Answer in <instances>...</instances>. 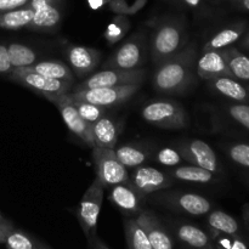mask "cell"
<instances>
[{
  "instance_id": "24",
  "label": "cell",
  "mask_w": 249,
  "mask_h": 249,
  "mask_svg": "<svg viewBox=\"0 0 249 249\" xmlns=\"http://www.w3.org/2000/svg\"><path fill=\"white\" fill-rule=\"evenodd\" d=\"M245 31V24H235V26L228 27V28L221 29L216 34H214L211 39L206 43L203 46L204 51H212V50H223L228 46L232 45L233 43L241 38Z\"/></svg>"
},
{
  "instance_id": "22",
  "label": "cell",
  "mask_w": 249,
  "mask_h": 249,
  "mask_svg": "<svg viewBox=\"0 0 249 249\" xmlns=\"http://www.w3.org/2000/svg\"><path fill=\"white\" fill-rule=\"evenodd\" d=\"M168 175L174 180L197 184H209L214 181L213 173L197 165H178L168 170Z\"/></svg>"
},
{
  "instance_id": "12",
  "label": "cell",
  "mask_w": 249,
  "mask_h": 249,
  "mask_svg": "<svg viewBox=\"0 0 249 249\" xmlns=\"http://www.w3.org/2000/svg\"><path fill=\"white\" fill-rule=\"evenodd\" d=\"M67 65L78 78H87L99 67L101 51L84 45L67 44L65 48Z\"/></svg>"
},
{
  "instance_id": "7",
  "label": "cell",
  "mask_w": 249,
  "mask_h": 249,
  "mask_svg": "<svg viewBox=\"0 0 249 249\" xmlns=\"http://www.w3.org/2000/svg\"><path fill=\"white\" fill-rule=\"evenodd\" d=\"M104 196L105 186L96 177L89 189L83 195L79 206L75 211V215H77L80 228H82L87 240L91 236L96 235L97 219H99L100 212H101Z\"/></svg>"
},
{
  "instance_id": "30",
  "label": "cell",
  "mask_w": 249,
  "mask_h": 249,
  "mask_svg": "<svg viewBox=\"0 0 249 249\" xmlns=\"http://www.w3.org/2000/svg\"><path fill=\"white\" fill-rule=\"evenodd\" d=\"M10 61L14 68L31 67L38 60V53L28 45L12 43L7 46Z\"/></svg>"
},
{
  "instance_id": "14",
  "label": "cell",
  "mask_w": 249,
  "mask_h": 249,
  "mask_svg": "<svg viewBox=\"0 0 249 249\" xmlns=\"http://www.w3.org/2000/svg\"><path fill=\"white\" fill-rule=\"evenodd\" d=\"M178 151L184 158L185 162H189L197 167L204 168L212 173L219 170L218 158L213 148L202 140H186L178 145Z\"/></svg>"
},
{
  "instance_id": "13",
  "label": "cell",
  "mask_w": 249,
  "mask_h": 249,
  "mask_svg": "<svg viewBox=\"0 0 249 249\" xmlns=\"http://www.w3.org/2000/svg\"><path fill=\"white\" fill-rule=\"evenodd\" d=\"M53 104L60 111L61 117H62L63 122L67 125V128L74 134L75 136L80 139L84 143H87L90 147H94V138H92V126L91 124L88 123L87 121L80 117L78 113L77 108L73 105L72 100L70 99L67 94L62 95V96L57 97L53 100Z\"/></svg>"
},
{
  "instance_id": "9",
  "label": "cell",
  "mask_w": 249,
  "mask_h": 249,
  "mask_svg": "<svg viewBox=\"0 0 249 249\" xmlns=\"http://www.w3.org/2000/svg\"><path fill=\"white\" fill-rule=\"evenodd\" d=\"M92 160L96 167L97 178L105 187L129 181L128 168L119 162L113 148L92 147Z\"/></svg>"
},
{
  "instance_id": "28",
  "label": "cell",
  "mask_w": 249,
  "mask_h": 249,
  "mask_svg": "<svg viewBox=\"0 0 249 249\" xmlns=\"http://www.w3.org/2000/svg\"><path fill=\"white\" fill-rule=\"evenodd\" d=\"M124 231L128 249H153L145 230L135 218L126 219L124 223Z\"/></svg>"
},
{
  "instance_id": "1",
  "label": "cell",
  "mask_w": 249,
  "mask_h": 249,
  "mask_svg": "<svg viewBox=\"0 0 249 249\" xmlns=\"http://www.w3.org/2000/svg\"><path fill=\"white\" fill-rule=\"evenodd\" d=\"M195 61V46H185L177 55L157 65L152 77L153 88L162 94L185 91L194 79Z\"/></svg>"
},
{
  "instance_id": "32",
  "label": "cell",
  "mask_w": 249,
  "mask_h": 249,
  "mask_svg": "<svg viewBox=\"0 0 249 249\" xmlns=\"http://www.w3.org/2000/svg\"><path fill=\"white\" fill-rule=\"evenodd\" d=\"M68 96H70V95H68ZM70 99L72 100L73 105H74V107L77 108L78 113L80 114V117H82L84 121H87L88 123L94 124L95 122L99 121L101 117H104L105 114H107V108H105V107L97 106V105L91 104V102L73 99V97L71 96Z\"/></svg>"
},
{
  "instance_id": "19",
  "label": "cell",
  "mask_w": 249,
  "mask_h": 249,
  "mask_svg": "<svg viewBox=\"0 0 249 249\" xmlns=\"http://www.w3.org/2000/svg\"><path fill=\"white\" fill-rule=\"evenodd\" d=\"M197 73L204 80L218 77H232L221 51H204L197 62Z\"/></svg>"
},
{
  "instance_id": "36",
  "label": "cell",
  "mask_w": 249,
  "mask_h": 249,
  "mask_svg": "<svg viewBox=\"0 0 249 249\" xmlns=\"http://www.w3.org/2000/svg\"><path fill=\"white\" fill-rule=\"evenodd\" d=\"M229 113L236 122L249 130V106L247 105H232L229 107Z\"/></svg>"
},
{
  "instance_id": "35",
  "label": "cell",
  "mask_w": 249,
  "mask_h": 249,
  "mask_svg": "<svg viewBox=\"0 0 249 249\" xmlns=\"http://www.w3.org/2000/svg\"><path fill=\"white\" fill-rule=\"evenodd\" d=\"M231 160L242 167L249 168V145L248 143H236L229 150Z\"/></svg>"
},
{
  "instance_id": "38",
  "label": "cell",
  "mask_w": 249,
  "mask_h": 249,
  "mask_svg": "<svg viewBox=\"0 0 249 249\" xmlns=\"http://www.w3.org/2000/svg\"><path fill=\"white\" fill-rule=\"evenodd\" d=\"M28 1L29 0H0V14L26 6Z\"/></svg>"
},
{
  "instance_id": "46",
  "label": "cell",
  "mask_w": 249,
  "mask_h": 249,
  "mask_svg": "<svg viewBox=\"0 0 249 249\" xmlns=\"http://www.w3.org/2000/svg\"><path fill=\"white\" fill-rule=\"evenodd\" d=\"M242 45H243V46H246V48H248V49H249V34H248V36H246V38H245V40H243Z\"/></svg>"
},
{
  "instance_id": "42",
  "label": "cell",
  "mask_w": 249,
  "mask_h": 249,
  "mask_svg": "<svg viewBox=\"0 0 249 249\" xmlns=\"http://www.w3.org/2000/svg\"><path fill=\"white\" fill-rule=\"evenodd\" d=\"M88 2H89V6L92 10H97L105 4V0H88Z\"/></svg>"
},
{
  "instance_id": "34",
  "label": "cell",
  "mask_w": 249,
  "mask_h": 249,
  "mask_svg": "<svg viewBox=\"0 0 249 249\" xmlns=\"http://www.w3.org/2000/svg\"><path fill=\"white\" fill-rule=\"evenodd\" d=\"M156 160H157L160 164L168 168L178 167V165H181V163L185 162V160L181 157L179 151L172 147H164L158 151Z\"/></svg>"
},
{
  "instance_id": "18",
  "label": "cell",
  "mask_w": 249,
  "mask_h": 249,
  "mask_svg": "<svg viewBox=\"0 0 249 249\" xmlns=\"http://www.w3.org/2000/svg\"><path fill=\"white\" fill-rule=\"evenodd\" d=\"M109 201L114 204L123 213L130 215H138L142 208L143 198L130 186L129 182H123L112 186L109 192Z\"/></svg>"
},
{
  "instance_id": "21",
  "label": "cell",
  "mask_w": 249,
  "mask_h": 249,
  "mask_svg": "<svg viewBox=\"0 0 249 249\" xmlns=\"http://www.w3.org/2000/svg\"><path fill=\"white\" fill-rule=\"evenodd\" d=\"M32 72L39 73L44 77L51 78V79L65 80V82L74 83L75 75L70 68L67 63L58 60H45L36 61L31 67H24Z\"/></svg>"
},
{
  "instance_id": "44",
  "label": "cell",
  "mask_w": 249,
  "mask_h": 249,
  "mask_svg": "<svg viewBox=\"0 0 249 249\" xmlns=\"http://www.w3.org/2000/svg\"><path fill=\"white\" fill-rule=\"evenodd\" d=\"M241 5H242L243 9L249 11V0H241Z\"/></svg>"
},
{
  "instance_id": "5",
  "label": "cell",
  "mask_w": 249,
  "mask_h": 249,
  "mask_svg": "<svg viewBox=\"0 0 249 249\" xmlns=\"http://www.w3.org/2000/svg\"><path fill=\"white\" fill-rule=\"evenodd\" d=\"M141 117L147 123L163 129H181L187 125V114L184 107L169 100L148 102L141 109Z\"/></svg>"
},
{
  "instance_id": "2",
  "label": "cell",
  "mask_w": 249,
  "mask_h": 249,
  "mask_svg": "<svg viewBox=\"0 0 249 249\" xmlns=\"http://www.w3.org/2000/svg\"><path fill=\"white\" fill-rule=\"evenodd\" d=\"M185 27L179 21H164L152 32L150 40L151 58L156 66L172 56L177 55L185 48L186 43Z\"/></svg>"
},
{
  "instance_id": "47",
  "label": "cell",
  "mask_w": 249,
  "mask_h": 249,
  "mask_svg": "<svg viewBox=\"0 0 249 249\" xmlns=\"http://www.w3.org/2000/svg\"><path fill=\"white\" fill-rule=\"evenodd\" d=\"M39 249H53V248H50V247H49V246H46L45 243L41 242L40 243V248H39Z\"/></svg>"
},
{
  "instance_id": "3",
  "label": "cell",
  "mask_w": 249,
  "mask_h": 249,
  "mask_svg": "<svg viewBox=\"0 0 249 249\" xmlns=\"http://www.w3.org/2000/svg\"><path fill=\"white\" fill-rule=\"evenodd\" d=\"M151 202L165 207L179 213L189 214L192 216L207 215L212 209V203L208 198L194 192H162L157 191L147 196Z\"/></svg>"
},
{
  "instance_id": "16",
  "label": "cell",
  "mask_w": 249,
  "mask_h": 249,
  "mask_svg": "<svg viewBox=\"0 0 249 249\" xmlns=\"http://www.w3.org/2000/svg\"><path fill=\"white\" fill-rule=\"evenodd\" d=\"M175 237L187 247L192 249H213V238L197 225L184 221L172 224Z\"/></svg>"
},
{
  "instance_id": "6",
  "label": "cell",
  "mask_w": 249,
  "mask_h": 249,
  "mask_svg": "<svg viewBox=\"0 0 249 249\" xmlns=\"http://www.w3.org/2000/svg\"><path fill=\"white\" fill-rule=\"evenodd\" d=\"M146 51L147 44L145 33L136 32L109 56L108 60L105 61L104 70H139L146 60Z\"/></svg>"
},
{
  "instance_id": "31",
  "label": "cell",
  "mask_w": 249,
  "mask_h": 249,
  "mask_svg": "<svg viewBox=\"0 0 249 249\" xmlns=\"http://www.w3.org/2000/svg\"><path fill=\"white\" fill-rule=\"evenodd\" d=\"M40 243V241L34 238L29 233L15 228L9 231L4 241L6 249H39Z\"/></svg>"
},
{
  "instance_id": "8",
  "label": "cell",
  "mask_w": 249,
  "mask_h": 249,
  "mask_svg": "<svg viewBox=\"0 0 249 249\" xmlns=\"http://www.w3.org/2000/svg\"><path fill=\"white\" fill-rule=\"evenodd\" d=\"M140 87L141 83L121 85V87L91 88V89L73 90L72 92H68V95L73 99L91 102L97 106L109 108V107L118 106L128 101L136 94Z\"/></svg>"
},
{
  "instance_id": "25",
  "label": "cell",
  "mask_w": 249,
  "mask_h": 249,
  "mask_svg": "<svg viewBox=\"0 0 249 249\" xmlns=\"http://www.w3.org/2000/svg\"><path fill=\"white\" fill-rule=\"evenodd\" d=\"M114 152L119 162L128 169H134L142 165L150 156V151L147 148L138 145L119 146L114 148Z\"/></svg>"
},
{
  "instance_id": "4",
  "label": "cell",
  "mask_w": 249,
  "mask_h": 249,
  "mask_svg": "<svg viewBox=\"0 0 249 249\" xmlns=\"http://www.w3.org/2000/svg\"><path fill=\"white\" fill-rule=\"evenodd\" d=\"M9 75L10 79L18 83L27 89L32 90L36 94L45 97L50 102H53V100L62 96V95L68 94L73 85V83L65 82V80L51 79V78L44 77V75L32 72L24 67L14 68Z\"/></svg>"
},
{
  "instance_id": "29",
  "label": "cell",
  "mask_w": 249,
  "mask_h": 249,
  "mask_svg": "<svg viewBox=\"0 0 249 249\" xmlns=\"http://www.w3.org/2000/svg\"><path fill=\"white\" fill-rule=\"evenodd\" d=\"M207 223L214 232L230 236H235L238 232V223L236 219L223 211L209 212Z\"/></svg>"
},
{
  "instance_id": "37",
  "label": "cell",
  "mask_w": 249,
  "mask_h": 249,
  "mask_svg": "<svg viewBox=\"0 0 249 249\" xmlns=\"http://www.w3.org/2000/svg\"><path fill=\"white\" fill-rule=\"evenodd\" d=\"M14 70L10 61L9 53H7V46L0 44V73L1 74H10Z\"/></svg>"
},
{
  "instance_id": "15",
  "label": "cell",
  "mask_w": 249,
  "mask_h": 249,
  "mask_svg": "<svg viewBox=\"0 0 249 249\" xmlns=\"http://www.w3.org/2000/svg\"><path fill=\"white\" fill-rule=\"evenodd\" d=\"M135 219L145 230L153 249H174L175 242L172 233L152 211L142 209Z\"/></svg>"
},
{
  "instance_id": "27",
  "label": "cell",
  "mask_w": 249,
  "mask_h": 249,
  "mask_svg": "<svg viewBox=\"0 0 249 249\" xmlns=\"http://www.w3.org/2000/svg\"><path fill=\"white\" fill-rule=\"evenodd\" d=\"M34 17V11L32 9L23 6L11 11L1 12L0 14V28L2 29H16L28 28L32 19Z\"/></svg>"
},
{
  "instance_id": "17",
  "label": "cell",
  "mask_w": 249,
  "mask_h": 249,
  "mask_svg": "<svg viewBox=\"0 0 249 249\" xmlns=\"http://www.w3.org/2000/svg\"><path fill=\"white\" fill-rule=\"evenodd\" d=\"M92 138H94V147L116 148L119 133L122 129L121 121L117 118L105 114L104 117L91 124Z\"/></svg>"
},
{
  "instance_id": "39",
  "label": "cell",
  "mask_w": 249,
  "mask_h": 249,
  "mask_svg": "<svg viewBox=\"0 0 249 249\" xmlns=\"http://www.w3.org/2000/svg\"><path fill=\"white\" fill-rule=\"evenodd\" d=\"M109 9L118 15H130V6L124 0H109Z\"/></svg>"
},
{
  "instance_id": "41",
  "label": "cell",
  "mask_w": 249,
  "mask_h": 249,
  "mask_svg": "<svg viewBox=\"0 0 249 249\" xmlns=\"http://www.w3.org/2000/svg\"><path fill=\"white\" fill-rule=\"evenodd\" d=\"M12 228H14V225H12L11 223L5 224V225H0V243H4L5 237H6V235L9 233V231L11 230Z\"/></svg>"
},
{
  "instance_id": "40",
  "label": "cell",
  "mask_w": 249,
  "mask_h": 249,
  "mask_svg": "<svg viewBox=\"0 0 249 249\" xmlns=\"http://www.w3.org/2000/svg\"><path fill=\"white\" fill-rule=\"evenodd\" d=\"M88 243H89L90 249H109L99 237H97V235H94L90 238H88Z\"/></svg>"
},
{
  "instance_id": "33",
  "label": "cell",
  "mask_w": 249,
  "mask_h": 249,
  "mask_svg": "<svg viewBox=\"0 0 249 249\" xmlns=\"http://www.w3.org/2000/svg\"><path fill=\"white\" fill-rule=\"evenodd\" d=\"M129 21L124 18V16H118L108 24L105 32V39L108 44H114L121 40L126 34L129 29Z\"/></svg>"
},
{
  "instance_id": "11",
  "label": "cell",
  "mask_w": 249,
  "mask_h": 249,
  "mask_svg": "<svg viewBox=\"0 0 249 249\" xmlns=\"http://www.w3.org/2000/svg\"><path fill=\"white\" fill-rule=\"evenodd\" d=\"M128 182L143 199H146L147 196L155 192L172 187L174 184V179L170 178L167 172H162L152 167L140 165V167L134 168L133 173L129 174Z\"/></svg>"
},
{
  "instance_id": "26",
  "label": "cell",
  "mask_w": 249,
  "mask_h": 249,
  "mask_svg": "<svg viewBox=\"0 0 249 249\" xmlns=\"http://www.w3.org/2000/svg\"><path fill=\"white\" fill-rule=\"evenodd\" d=\"M225 58L232 78L249 80V57L240 53L235 48H226L220 50Z\"/></svg>"
},
{
  "instance_id": "45",
  "label": "cell",
  "mask_w": 249,
  "mask_h": 249,
  "mask_svg": "<svg viewBox=\"0 0 249 249\" xmlns=\"http://www.w3.org/2000/svg\"><path fill=\"white\" fill-rule=\"evenodd\" d=\"M9 223H10V221L7 220V219H5L4 216L0 214V225H5V224H9Z\"/></svg>"
},
{
  "instance_id": "10",
  "label": "cell",
  "mask_w": 249,
  "mask_h": 249,
  "mask_svg": "<svg viewBox=\"0 0 249 249\" xmlns=\"http://www.w3.org/2000/svg\"><path fill=\"white\" fill-rule=\"evenodd\" d=\"M145 71L139 70H116V68H106L100 72L91 73L85 78L82 83L74 85L73 90L91 89V88L101 87H121V85L138 84L145 79Z\"/></svg>"
},
{
  "instance_id": "20",
  "label": "cell",
  "mask_w": 249,
  "mask_h": 249,
  "mask_svg": "<svg viewBox=\"0 0 249 249\" xmlns=\"http://www.w3.org/2000/svg\"><path fill=\"white\" fill-rule=\"evenodd\" d=\"M62 19V12L57 2L41 5L34 10V17L29 29L36 32H53L58 28Z\"/></svg>"
},
{
  "instance_id": "23",
  "label": "cell",
  "mask_w": 249,
  "mask_h": 249,
  "mask_svg": "<svg viewBox=\"0 0 249 249\" xmlns=\"http://www.w3.org/2000/svg\"><path fill=\"white\" fill-rule=\"evenodd\" d=\"M208 82L209 85L223 96L235 101H246L248 99L247 89L232 77H218Z\"/></svg>"
},
{
  "instance_id": "43",
  "label": "cell",
  "mask_w": 249,
  "mask_h": 249,
  "mask_svg": "<svg viewBox=\"0 0 249 249\" xmlns=\"http://www.w3.org/2000/svg\"><path fill=\"white\" fill-rule=\"evenodd\" d=\"M182 1H184L185 4L189 5V6H191V7H197L199 4H201L202 0H182Z\"/></svg>"
}]
</instances>
